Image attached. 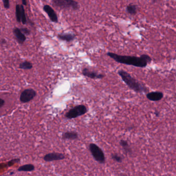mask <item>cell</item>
Wrapping results in <instances>:
<instances>
[{"label": "cell", "mask_w": 176, "mask_h": 176, "mask_svg": "<svg viewBox=\"0 0 176 176\" xmlns=\"http://www.w3.org/2000/svg\"><path fill=\"white\" fill-rule=\"evenodd\" d=\"M107 55L116 62L136 67H145L152 61L151 57L146 54H142L140 57L120 55L113 53L108 52Z\"/></svg>", "instance_id": "6da1fadb"}, {"label": "cell", "mask_w": 176, "mask_h": 176, "mask_svg": "<svg viewBox=\"0 0 176 176\" xmlns=\"http://www.w3.org/2000/svg\"><path fill=\"white\" fill-rule=\"evenodd\" d=\"M118 74L121 77L122 80L130 89L138 93H143L148 91L145 85L136 80L131 75L123 69H119L117 72Z\"/></svg>", "instance_id": "7a4b0ae2"}, {"label": "cell", "mask_w": 176, "mask_h": 176, "mask_svg": "<svg viewBox=\"0 0 176 176\" xmlns=\"http://www.w3.org/2000/svg\"><path fill=\"white\" fill-rule=\"evenodd\" d=\"M54 7L65 10H77L80 9V4L75 0H52Z\"/></svg>", "instance_id": "3957f363"}, {"label": "cell", "mask_w": 176, "mask_h": 176, "mask_svg": "<svg viewBox=\"0 0 176 176\" xmlns=\"http://www.w3.org/2000/svg\"><path fill=\"white\" fill-rule=\"evenodd\" d=\"M90 152L96 161L100 164H105L106 157L104 152L98 145L94 143H90L89 146Z\"/></svg>", "instance_id": "277c9868"}, {"label": "cell", "mask_w": 176, "mask_h": 176, "mask_svg": "<svg viewBox=\"0 0 176 176\" xmlns=\"http://www.w3.org/2000/svg\"><path fill=\"white\" fill-rule=\"evenodd\" d=\"M87 112L88 109L85 105H80L70 109L65 114V117L67 119H74L86 114Z\"/></svg>", "instance_id": "5b68a950"}, {"label": "cell", "mask_w": 176, "mask_h": 176, "mask_svg": "<svg viewBox=\"0 0 176 176\" xmlns=\"http://www.w3.org/2000/svg\"><path fill=\"white\" fill-rule=\"evenodd\" d=\"M36 95L37 92L32 89L24 90L20 95V101L23 103H26L32 100Z\"/></svg>", "instance_id": "8992f818"}, {"label": "cell", "mask_w": 176, "mask_h": 176, "mask_svg": "<svg viewBox=\"0 0 176 176\" xmlns=\"http://www.w3.org/2000/svg\"><path fill=\"white\" fill-rule=\"evenodd\" d=\"M65 159V154L59 152H51L45 154L43 157V160L45 162L56 161Z\"/></svg>", "instance_id": "52a82bcc"}, {"label": "cell", "mask_w": 176, "mask_h": 176, "mask_svg": "<svg viewBox=\"0 0 176 176\" xmlns=\"http://www.w3.org/2000/svg\"><path fill=\"white\" fill-rule=\"evenodd\" d=\"M82 74L86 77L93 80H102L104 78L105 75L101 73L91 71L88 68H84L82 70Z\"/></svg>", "instance_id": "ba28073f"}, {"label": "cell", "mask_w": 176, "mask_h": 176, "mask_svg": "<svg viewBox=\"0 0 176 176\" xmlns=\"http://www.w3.org/2000/svg\"><path fill=\"white\" fill-rule=\"evenodd\" d=\"M43 9L45 12L48 15V17L50 18V20L53 23H57L58 22V18L57 13L55 11L54 9L49 5H44Z\"/></svg>", "instance_id": "9c48e42d"}, {"label": "cell", "mask_w": 176, "mask_h": 176, "mask_svg": "<svg viewBox=\"0 0 176 176\" xmlns=\"http://www.w3.org/2000/svg\"><path fill=\"white\" fill-rule=\"evenodd\" d=\"M13 32L17 41L20 45H23L26 40V36L18 27H15L13 29Z\"/></svg>", "instance_id": "30bf717a"}, {"label": "cell", "mask_w": 176, "mask_h": 176, "mask_svg": "<svg viewBox=\"0 0 176 176\" xmlns=\"http://www.w3.org/2000/svg\"><path fill=\"white\" fill-rule=\"evenodd\" d=\"M163 93L160 91L149 92L146 94L147 99L152 102H158L163 98Z\"/></svg>", "instance_id": "8fae6325"}, {"label": "cell", "mask_w": 176, "mask_h": 176, "mask_svg": "<svg viewBox=\"0 0 176 176\" xmlns=\"http://www.w3.org/2000/svg\"><path fill=\"white\" fill-rule=\"evenodd\" d=\"M76 37V35L71 32H63L57 35V38L59 39L67 42H72L75 39Z\"/></svg>", "instance_id": "7c38bea8"}, {"label": "cell", "mask_w": 176, "mask_h": 176, "mask_svg": "<svg viewBox=\"0 0 176 176\" xmlns=\"http://www.w3.org/2000/svg\"><path fill=\"white\" fill-rule=\"evenodd\" d=\"M78 134L77 132L71 131L65 132L62 134V140H76L78 138Z\"/></svg>", "instance_id": "4fadbf2b"}, {"label": "cell", "mask_w": 176, "mask_h": 176, "mask_svg": "<svg viewBox=\"0 0 176 176\" xmlns=\"http://www.w3.org/2000/svg\"><path fill=\"white\" fill-rule=\"evenodd\" d=\"M119 144L122 146V148L124 150L125 154H131L132 153V151L130 147L129 146L128 142L125 140H121L119 142Z\"/></svg>", "instance_id": "5bb4252c"}, {"label": "cell", "mask_w": 176, "mask_h": 176, "mask_svg": "<svg viewBox=\"0 0 176 176\" xmlns=\"http://www.w3.org/2000/svg\"><path fill=\"white\" fill-rule=\"evenodd\" d=\"M138 6L133 4H129L127 6L126 11L127 13L130 15H136L138 12Z\"/></svg>", "instance_id": "9a60e30c"}, {"label": "cell", "mask_w": 176, "mask_h": 176, "mask_svg": "<svg viewBox=\"0 0 176 176\" xmlns=\"http://www.w3.org/2000/svg\"><path fill=\"white\" fill-rule=\"evenodd\" d=\"M35 166L32 164H26L20 167L18 171H34Z\"/></svg>", "instance_id": "2e32d148"}, {"label": "cell", "mask_w": 176, "mask_h": 176, "mask_svg": "<svg viewBox=\"0 0 176 176\" xmlns=\"http://www.w3.org/2000/svg\"><path fill=\"white\" fill-rule=\"evenodd\" d=\"M16 18L18 22H21V10L19 4L16 5Z\"/></svg>", "instance_id": "e0dca14e"}, {"label": "cell", "mask_w": 176, "mask_h": 176, "mask_svg": "<svg viewBox=\"0 0 176 176\" xmlns=\"http://www.w3.org/2000/svg\"><path fill=\"white\" fill-rule=\"evenodd\" d=\"M33 67L32 64L31 62L25 61L22 62L19 65V68L23 69H30Z\"/></svg>", "instance_id": "ac0fdd59"}, {"label": "cell", "mask_w": 176, "mask_h": 176, "mask_svg": "<svg viewBox=\"0 0 176 176\" xmlns=\"http://www.w3.org/2000/svg\"><path fill=\"white\" fill-rule=\"evenodd\" d=\"M21 10V22L23 25H26L27 23V20L26 19V16L25 13L24 7L23 5H20Z\"/></svg>", "instance_id": "d6986e66"}, {"label": "cell", "mask_w": 176, "mask_h": 176, "mask_svg": "<svg viewBox=\"0 0 176 176\" xmlns=\"http://www.w3.org/2000/svg\"><path fill=\"white\" fill-rule=\"evenodd\" d=\"M111 159L114 161L121 163L123 162V157L121 155H119L118 154H111Z\"/></svg>", "instance_id": "ffe728a7"}, {"label": "cell", "mask_w": 176, "mask_h": 176, "mask_svg": "<svg viewBox=\"0 0 176 176\" xmlns=\"http://www.w3.org/2000/svg\"><path fill=\"white\" fill-rule=\"evenodd\" d=\"M2 1L4 8L6 9H8L10 7L9 0H2Z\"/></svg>", "instance_id": "44dd1931"}, {"label": "cell", "mask_w": 176, "mask_h": 176, "mask_svg": "<svg viewBox=\"0 0 176 176\" xmlns=\"http://www.w3.org/2000/svg\"><path fill=\"white\" fill-rule=\"evenodd\" d=\"M21 31L26 36V35H29L30 34V30H28L27 28H20Z\"/></svg>", "instance_id": "7402d4cb"}, {"label": "cell", "mask_w": 176, "mask_h": 176, "mask_svg": "<svg viewBox=\"0 0 176 176\" xmlns=\"http://www.w3.org/2000/svg\"><path fill=\"white\" fill-rule=\"evenodd\" d=\"M20 161V160L19 159H15V160H11V161L9 162H8V165L9 166H11L12 165H13V164H15V163H17L18 162H19Z\"/></svg>", "instance_id": "603a6c76"}, {"label": "cell", "mask_w": 176, "mask_h": 176, "mask_svg": "<svg viewBox=\"0 0 176 176\" xmlns=\"http://www.w3.org/2000/svg\"><path fill=\"white\" fill-rule=\"evenodd\" d=\"M5 104V100L0 98V109Z\"/></svg>", "instance_id": "cb8c5ba5"}, {"label": "cell", "mask_w": 176, "mask_h": 176, "mask_svg": "<svg viewBox=\"0 0 176 176\" xmlns=\"http://www.w3.org/2000/svg\"><path fill=\"white\" fill-rule=\"evenodd\" d=\"M6 40H5V39H2L0 40V43L1 45H4L6 43Z\"/></svg>", "instance_id": "d4e9b609"}, {"label": "cell", "mask_w": 176, "mask_h": 176, "mask_svg": "<svg viewBox=\"0 0 176 176\" xmlns=\"http://www.w3.org/2000/svg\"><path fill=\"white\" fill-rule=\"evenodd\" d=\"M22 5L26 6L27 5V2L26 0H22Z\"/></svg>", "instance_id": "484cf974"}, {"label": "cell", "mask_w": 176, "mask_h": 176, "mask_svg": "<svg viewBox=\"0 0 176 176\" xmlns=\"http://www.w3.org/2000/svg\"><path fill=\"white\" fill-rule=\"evenodd\" d=\"M152 2L154 3L156 2H158V1H159L160 0H151Z\"/></svg>", "instance_id": "4316f807"}]
</instances>
